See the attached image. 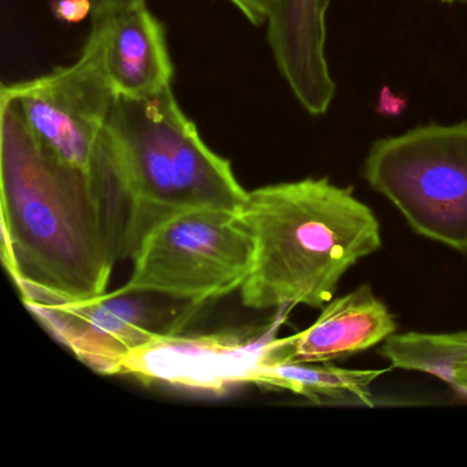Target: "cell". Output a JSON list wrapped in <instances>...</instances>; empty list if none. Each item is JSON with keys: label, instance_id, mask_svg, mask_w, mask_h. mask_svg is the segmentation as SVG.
Listing matches in <instances>:
<instances>
[{"label": "cell", "instance_id": "cell-3", "mask_svg": "<svg viewBox=\"0 0 467 467\" xmlns=\"http://www.w3.org/2000/svg\"><path fill=\"white\" fill-rule=\"evenodd\" d=\"M125 204L124 255L150 228L185 210H239L247 198L231 162L202 140L171 88L117 95L102 136Z\"/></svg>", "mask_w": 467, "mask_h": 467}, {"label": "cell", "instance_id": "cell-17", "mask_svg": "<svg viewBox=\"0 0 467 467\" xmlns=\"http://www.w3.org/2000/svg\"><path fill=\"white\" fill-rule=\"evenodd\" d=\"M440 4L445 5H452V4H461V2H466V0H437Z\"/></svg>", "mask_w": 467, "mask_h": 467}, {"label": "cell", "instance_id": "cell-9", "mask_svg": "<svg viewBox=\"0 0 467 467\" xmlns=\"http://www.w3.org/2000/svg\"><path fill=\"white\" fill-rule=\"evenodd\" d=\"M89 37L103 69L125 97H149L171 88L174 76L162 23L143 4L92 13Z\"/></svg>", "mask_w": 467, "mask_h": 467}, {"label": "cell", "instance_id": "cell-12", "mask_svg": "<svg viewBox=\"0 0 467 467\" xmlns=\"http://www.w3.org/2000/svg\"><path fill=\"white\" fill-rule=\"evenodd\" d=\"M385 370L341 368L330 362L273 360L259 370L255 384L289 390L318 404L374 407L370 387Z\"/></svg>", "mask_w": 467, "mask_h": 467}, {"label": "cell", "instance_id": "cell-5", "mask_svg": "<svg viewBox=\"0 0 467 467\" xmlns=\"http://www.w3.org/2000/svg\"><path fill=\"white\" fill-rule=\"evenodd\" d=\"M122 288L202 306L240 291L254 264V240L239 210H185L155 223L132 255Z\"/></svg>", "mask_w": 467, "mask_h": 467}, {"label": "cell", "instance_id": "cell-8", "mask_svg": "<svg viewBox=\"0 0 467 467\" xmlns=\"http://www.w3.org/2000/svg\"><path fill=\"white\" fill-rule=\"evenodd\" d=\"M146 292H106L72 303H26L40 324L97 373L119 374L132 349L162 333H176L187 321L166 319L144 299Z\"/></svg>", "mask_w": 467, "mask_h": 467}, {"label": "cell", "instance_id": "cell-14", "mask_svg": "<svg viewBox=\"0 0 467 467\" xmlns=\"http://www.w3.org/2000/svg\"><path fill=\"white\" fill-rule=\"evenodd\" d=\"M94 5L91 0H56L54 16L61 23L78 24L92 15Z\"/></svg>", "mask_w": 467, "mask_h": 467}, {"label": "cell", "instance_id": "cell-4", "mask_svg": "<svg viewBox=\"0 0 467 467\" xmlns=\"http://www.w3.org/2000/svg\"><path fill=\"white\" fill-rule=\"evenodd\" d=\"M362 174L415 234L467 254V119L379 139Z\"/></svg>", "mask_w": 467, "mask_h": 467}, {"label": "cell", "instance_id": "cell-10", "mask_svg": "<svg viewBox=\"0 0 467 467\" xmlns=\"http://www.w3.org/2000/svg\"><path fill=\"white\" fill-rule=\"evenodd\" d=\"M332 0H273L267 40L275 65L303 109L324 116L336 97L327 59V15Z\"/></svg>", "mask_w": 467, "mask_h": 467}, {"label": "cell", "instance_id": "cell-15", "mask_svg": "<svg viewBox=\"0 0 467 467\" xmlns=\"http://www.w3.org/2000/svg\"><path fill=\"white\" fill-rule=\"evenodd\" d=\"M253 26L266 24L273 0H229Z\"/></svg>", "mask_w": 467, "mask_h": 467}, {"label": "cell", "instance_id": "cell-13", "mask_svg": "<svg viewBox=\"0 0 467 467\" xmlns=\"http://www.w3.org/2000/svg\"><path fill=\"white\" fill-rule=\"evenodd\" d=\"M381 355L390 368L431 374L467 399V330L395 333L382 344Z\"/></svg>", "mask_w": 467, "mask_h": 467}, {"label": "cell", "instance_id": "cell-2", "mask_svg": "<svg viewBox=\"0 0 467 467\" xmlns=\"http://www.w3.org/2000/svg\"><path fill=\"white\" fill-rule=\"evenodd\" d=\"M239 215L254 240L240 295L254 310L324 307L344 275L382 245L370 207L327 177L250 191Z\"/></svg>", "mask_w": 467, "mask_h": 467}, {"label": "cell", "instance_id": "cell-1", "mask_svg": "<svg viewBox=\"0 0 467 467\" xmlns=\"http://www.w3.org/2000/svg\"><path fill=\"white\" fill-rule=\"evenodd\" d=\"M2 258L24 303L81 302L108 292L124 255L125 207L110 162H61L0 97Z\"/></svg>", "mask_w": 467, "mask_h": 467}, {"label": "cell", "instance_id": "cell-7", "mask_svg": "<svg viewBox=\"0 0 467 467\" xmlns=\"http://www.w3.org/2000/svg\"><path fill=\"white\" fill-rule=\"evenodd\" d=\"M281 322L278 319L258 336L162 333L132 349L122 360L119 374L151 384L215 393L234 385L255 384L259 370L280 359L281 338L275 335Z\"/></svg>", "mask_w": 467, "mask_h": 467}, {"label": "cell", "instance_id": "cell-6", "mask_svg": "<svg viewBox=\"0 0 467 467\" xmlns=\"http://www.w3.org/2000/svg\"><path fill=\"white\" fill-rule=\"evenodd\" d=\"M36 140L61 162L91 173L116 89L88 36L78 61L32 80L4 84Z\"/></svg>", "mask_w": 467, "mask_h": 467}, {"label": "cell", "instance_id": "cell-11", "mask_svg": "<svg viewBox=\"0 0 467 467\" xmlns=\"http://www.w3.org/2000/svg\"><path fill=\"white\" fill-rule=\"evenodd\" d=\"M398 325L368 284L333 297L317 321L296 335L281 338L280 359L324 363L346 359L384 343Z\"/></svg>", "mask_w": 467, "mask_h": 467}, {"label": "cell", "instance_id": "cell-16", "mask_svg": "<svg viewBox=\"0 0 467 467\" xmlns=\"http://www.w3.org/2000/svg\"><path fill=\"white\" fill-rule=\"evenodd\" d=\"M91 2L92 5H94V10H92V13H99L105 12V10L117 9V7L143 4L146 0H91Z\"/></svg>", "mask_w": 467, "mask_h": 467}]
</instances>
